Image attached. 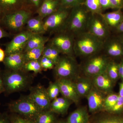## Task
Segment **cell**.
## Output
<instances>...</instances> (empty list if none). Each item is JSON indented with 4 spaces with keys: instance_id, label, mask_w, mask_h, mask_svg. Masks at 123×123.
<instances>
[{
    "instance_id": "1",
    "label": "cell",
    "mask_w": 123,
    "mask_h": 123,
    "mask_svg": "<svg viewBox=\"0 0 123 123\" xmlns=\"http://www.w3.org/2000/svg\"><path fill=\"white\" fill-rule=\"evenodd\" d=\"M4 87L7 94L29 89L33 82L34 76L23 70L7 69L0 73Z\"/></svg>"
},
{
    "instance_id": "2",
    "label": "cell",
    "mask_w": 123,
    "mask_h": 123,
    "mask_svg": "<svg viewBox=\"0 0 123 123\" xmlns=\"http://www.w3.org/2000/svg\"><path fill=\"white\" fill-rule=\"evenodd\" d=\"M104 41L86 31L74 36V51L75 56L88 58L100 53Z\"/></svg>"
},
{
    "instance_id": "3",
    "label": "cell",
    "mask_w": 123,
    "mask_h": 123,
    "mask_svg": "<svg viewBox=\"0 0 123 123\" xmlns=\"http://www.w3.org/2000/svg\"><path fill=\"white\" fill-rule=\"evenodd\" d=\"M91 13L84 4L71 8L64 31L74 36L86 31V25Z\"/></svg>"
},
{
    "instance_id": "4",
    "label": "cell",
    "mask_w": 123,
    "mask_h": 123,
    "mask_svg": "<svg viewBox=\"0 0 123 123\" xmlns=\"http://www.w3.org/2000/svg\"><path fill=\"white\" fill-rule=\"evenodd\" d=\"M9 109L12 112L22 116L34 123L42 111L29 95L21 97L9 104Z\"/></svg>"
},
{
    "instance_id": "5",
    "label": "cell",
    "mask_w": 123,
    "mask_h": 123,
    "mask_svg": "<svg viewBox=\"0 0 123 123\" xmlns=\"http://www.w3.org/2000/svg\"><path fill=\"white\" fill-rule=\"evenodd\" d=\"M33 13L30 10L23 9L4 14L0 18V24L10 32L19 33L22 31Z\"/></svg>"
},
{
    "instance_id": "6",
    "label": "cell",
    "mask_w": 123,
    "mask_h": 123,
    "mask_svg": "<svg viewBox=\"0 0 123 123\" xmlns=\"http://www.w3.org/2000/svg\"><path fill=\"white\" fill-rule=\"evenodd\" d=\"M53 69L57 79H65L73 80L78 76L80 68L75 57L62 55Z\"/></svg>"
},
{
    "instance_id": "7",
    "label": "cell",
    "mask_w": 123,
    "mask_h": 123,
    "mask_svg": "<svg viewBox=\"0 0 123 123\" xmlns=\"http://www.w3.org/2000/svg\"><path fill=\"white\" fill-rule=\"evenodd\" d=\"M71 9L60 7L56 11L44 18L45 33L55 34L64 31Z\"/></svg>"
},
{
    "instance_id": "8",
    "label": "cell",
    "mask_w": 123,
    "mask_h": 123,
    "mask_svg": "<svg viewBox=\"0 0 123 123\" xmlns=\"http://www.w3.org/2000/svg\"><path fill=\"white\" fill-rule=\"evenodd\" d=\"M87 58L81 69L86 76L90 78L105 72L111 60L102 51Z\"/></svg>"
},
{
    "instance_id": "9",
    "label": "cell",
    "mask_w": 123,
    "mask_h": 123,
    "mask_svg": "<svg viewBox=\"0 0 123 123\" xmlns=\"http://www.w3.org/2000/svg\"><path fill=\"white\" fill-rule=\"evenodd\" d=\"M74 36L65 31L55 34L49 40V43L59 51L61 54L75 57L74 51Z\"/></svg>"
},
{
    "instance_id": "10",
    "label": "cell",
    "mask_w": 123,
    "mask_h": 123,
    "mask_svg": "<svg viewBox=\"0 0 123 123\" xmlns=\"http://www.w3.org/2000/svg\"><path fill=\"white\" fill-rule=\"evenodd\" d=\"M86 31L105 41L111 36V30L101 14L90 13Z\"/></svg>"
},
{
    "instance_id": "11",
    "label": "cell",
    "mask_w": 123,
    "mask_h": 123,
    "mask_svg": "<svg viewBox=\"0 0 123 123\" xmlns=\"http://www.w3.org/2000/svg\"><path fill=\"white\" fill-rule=\"evenodd\" d=\"M33 34L27 30L17 33L6 45L5 50L6 55L12 53L23 52L27 42Z\"/></svg>"
},
{
    "instance_id": "12",
    "label": "cell",
    "mask_w": 123,
    "mask_h": 123,
    "mask_svg": "<svg viewBox=\"0 0 123 123\" xmlns=\"http://www.w3.org/2000/svg\"><path fill=\"white\" fill-rule=\"evenodd\" d=\"M29 90V96L43 111L50 110L51 101L49 97L46 88L38 84L31 86Z\"/></svg>"
},
{
    "instance_id": "13",
    "label": "cell",
    "mask_w": 123,
    "mask_h": 123,
    "mask_svg": "<svg viewBox=\"0 0 123 123\" xmlns=\"http://www.w3.org/2000/svg\"><path fill=\"white\" fill-rule=\"evenodd\" d=\"M102 52L109 57H123V43L117 36H111L104 41Z\"/></svg>"
},
{
    "instance_id": "14",
    "label": "cell",
    "mask_w": 123,
    "mask_h": 123,
    "mask_svg": "<svg viewBox=\"0 0 123 123\" xmlns=\"http://www.w3.org/2000/svg\"><path fill=\"white\" fill-rule=\"evenodd\" d=\"M56 81L59 87L60 93L62 96L77 104L80 98L77 92L74 81L65 79H57Z\"/></svg>"
},
{
    "instance_id": "15",
    "label": "cell",
    "mask_w": 123,
    "mask_h": 123,
    "mask_svg": "<svg viewBox=\"0 0 123 123\" xmlns=\"http://www.w3.org/2000/svg\"><path fill=\"white\" fill-rule=\"evenodd\" d=\"M86 97L90 112H94L103 110L104 103L105 97V94L94 86Z\"/></svg>"
},
{
    "instance_id": "16",
    "label": "cell",
    "mask_w": 123,
    "mask_h": 123,
    "mask_svg": "<svg viewBox=\"0 0 123 123\" xmlns=\"http://www.w3.org/2000/svg\"><path fill=\"white\" fill-rule=\"evenodd\" d=\"M3 63L7 69L23 70L26 62L24 52L12 53L6 55Z\"/></svg>"
},
{
    "instance_id": "17",
    "label": "cell",
    "mask_w": 123,
    "mask_h": 123,
    "mask_svg": "<svg viewBox=\"0 0 123 123\" xmlns=\"http://www.w3.org/2000/svg\"><path fill=\"white\" fill-rule=\"evenodd\" d=\"M91 78L94 86L98 90L105 94L111 91L114 82L110 79L106 71Z\"/></svg>"
},
{
    "instance_id": "18",
    "label": "cell",
    "mask_w": 123,
    "mask_h": 123,
    "mask_svg": "<svg viewBox=\"0 0 123 123\" xmlns=\"http://www.w3.org/2000/svg\"><path fill=\"white\" fill-rule=\"evenodd\" d=\"M23 9L28 10L24 0H0V12L2 15Z\"/></svg>"
},
{
    "instance_id": "19",
    "label": "cell",
    "mask_w": 123,
    "mask_h": 123,
    "mask_svg": "<svg viewBox=\"0 0 123 123\" xmlns=\"http://www.w3.org/2000/svg\"><path fill=\"white\" fill-rule=\"evenodd\" d=\"M59 7V0H43L36 13L44 19L56 11Z\"/></svg>"
},
{
    "instance_id": "20",
    "label": "cell",
    "mask_w": 123,
    "mask_h": 123,
    "mask_svg": "<svg viewBox=\"0 0 123 123\" xmlns=\"http://www.w3.org/2000/svg\"><path fill=\"white\" fill-rule=\"evenodd\" d=\"M105 22L111 30H115L123 20L122 9L116 10L112 12L101 14Z\"/></svg>"
},
{
    "instance_id": "21",
    "label": "cell",
    "mask_w": 123,
    "mask_h": 123,
    "mask_svg": "<svg viewBox=\"0 0 123 123\" xmlns=\"http://www.w3.org/2000/svg\"><path fill=\"white\" fill-rule=\"evenodd\" d=\"M74 82L77 92L80 98L86 97L94 86L91 78L87 77L77 78Z\"/></svg>"
},
{
    "instance_id": "22",
    "label": "cell",
    "mask_w": 123,
    "mask_h": 123,
    "mask_svg": "<svg viewBox=\"0 0 123 123\" xmlns=\"http://www.w3.org/2000/svg\"><path fill=\"white\" fill-rule=\"evenodd\" d=\"M73 102L62 97L56 98L51 102L50 110L55 113L63 115L68 111Z\"/></svg>"
},
{
    "instance_id": "23",
    "label": "cell",
    "mask_w": 123,
    "mask_h": 123,
    "mask_svg": "<svg viewBox=\"0 0 123 123\" xmlns=\"http://www.w3.org/2000/svg\"><path fill=\"white\" fill-rule=\"evenodd\" d=\"M89 116L85 107L78 108L72 112L68 118L66 123H88Z\"/></svg>"
},
{
    "instance_id": "24",
    "label": "cell",
    "mask_w": 123,
    "mask_h": 123,
    "mask_svg": "<svg viewBox=\"0 0 123 123\" xmlns=\"http://www.w3.org/2000/svg\"><path fill=\"white\" fill-rule=\"evenodd\" d=\"M26 30L34 34H43L45 33L43 25V19L39 15L31 17L27 21Z\"/></svg>"
},
{
    "instance_id": "25",
    "label": "cell",
    "mask_w": 123,
    "mask_h": 123,
    "mask_svg": "<svg viewBox=\"0 0 123 123\" xmlns=\"http://www.w3.org/2000/svg\"><path fill=\"white\" fill-rule=\"evenodd\" d=\"M49 40V38L43 36V34H33L27 42L23 52L46 45Z\"/></svg>"
},
{
    "instance_id": "26",
    "label": "cell",
    "mask_w": 123,
    "mask_h": 123,
    "mask_svg": "<svg viewBox=\"0 0 123 123\" xmlns=\"http://www.w3.org/2000/svg\"><path fill=\"white\" fill-rule=\"evenodd\" d=\"M60 54L57 49L48 43L44 46L42 55L51 60L55 65L59 59Z\"/></svg>"
},
{
    "instance_id": "27",
    "label": "cell",
    "mask_w": 123,
    "mask_h": 123,
    "mask_svg": "<svg viewBox=\"0 0 123 123\" xmlns=\"http://www.w3.org/2000/svg\"><path fill=\"white\" fill-rule=\"evenodd\" d=\"M55 113L50 110L43 111L37 117L34 123H55Z\"/></svg>"
},
{
    "instance_id": "28",
    "label": "cell",
    "mask_w": 123,
    "mask_h": 123,
    "mask_svg": "<svg viewBox=\"0 0 123 123\" xmlns=\"http://www.w3.org/2000/svg\"><path fill=\"white\" fill-rule=\"evenodd\" d=\"M110 79L114 82L119 77V64L111 60L106 70Z\"/></svg>"
},
{
    "instance_id": "29",
    "label": "cell",
    "mask_w": 123,
    "mask_h": 123,
    "mask_svg": "<svg viewBox=\"0 0 123 123\" xmlns=\"http://www.w3.org/2000/svg\"><path fill=\"white\" fill-rule=\"evenodd\" d=\"M45 45H43L39 47L34 49L24 52L26 62L31 61L39 60L43 55V51Z\"/></svg>"
},
{
    "instance_id": "30",
    "label": "cell",
    "mask_w": 123,
    "mask_h": 123,
    "mask_svg": "<svg viewBox=\"0 0 123 123\" xmlns=\"http://www.w3.org/2000/svg\"><path fill=\"white\" fill-rule=\"evenodd\" d=\"M84 5L91 13H103L99 0H85Z\"/></svg>"
},
{
    "instance_id": "31",
    "label": "cell",
    "mask_w": 123,
    "mask_h": 123,
    "mask_svg": "<svg viewBox=\"0 0 123 123\" xmlns=\"http://www.w3.org/2000/svg\"><path fill=\"white\" fill-rule=\"evenodd\" d=\"M23 70L26 72H33L35 74L42 73V69L39 59L37 60L31 61L26 62Z\"/></svg>"
},
{
    "instance_id": "32",
    "label": "cell",
    "mask_w": 123,
    "mask_h": 123,
    "mask_svg": "<svg viewBox=\"0 0 123 123\" xmlns=\"http://www.w3.org/2000/svg\"><path fill=\"white\" fill-rule=\"evenodd\" d=\"M119 95L114 93L109 94L105 97L104 103L103 110L110 112L116 104Z\"/></svg>"
},
{
    "instance_id": "33",
    "label": "cell",
    "mask_w": 123,
    "mask_h": 123,
    "mask_svg": "<svg viewBox=\"0 0 123 123\" xmlns=\"http://www.w3.org/2000/svg\"><path fill=\"white\" fill-rule=\"evenodd\" d=\"M47 92L51 101L57 98L60 93L59 86L56 81L55 82H50L47 89Z\"/></svg>"
},
{
    "instance_id": "34",
    "label": "cell",
    "mask_w": 123,
    "mask_h": 123,
    "mask_svg": "<svg viewBox=\"0 0 123 123\" xmlns=\"http://www.w3.org/2000/svg\"><path fill=\"white\" fill-rule=\"evenodd\" d=\"M85 0H59L60 7L71 9L84 4Z\"/></svg>"
},
{
    "instance_id": "35",
    "label": "cell",
    "mask_w": 123,
    "mask_h": 123,
    "mask_svg": "<svg viewBox=\"0 0 123 123\" xmlns=\"http://www.w3.org/2000/svg\"><path fill=\"white\" fill-rule=\"evenodd\" d=\"M24 1L27 9L34 13L36 12L43 0H24Z\"/></svg>"
},
{
    "instance_id": "36",
    "label": "cell",
    "mask_w": 123,
    "mask_h": 123,
    "mask_svg": "<svg viewBox=\"0 0 123 123\" xmlns=\"http://www.w3.org/2000/svg\"><path fill=\"white\" fill-rule=\"evenodd\" d=\"M40 62L43 70L53 69L55 66V64L48 57L42 55L39 59Z\"/></svg>"
},
{
    "instance_id": "37",
    "label": "cell",
    "mask_w": 123,
    "mask_h": 123,
    "mask_svg": "<svg viewBox=\"0 0 123 123\" xmlns=\"http://www.w3.org/2000/svg\"><path fill=\"white\" fill-rule=\"evenodd\" d=\"M96 123H123V118L119 117H104L99 119Z\"/></svg>"
},
{
    "instance_id": "38",
    "label": "cell",
    "mask_w": 123,
    "mask_h": 123,
    "mask_svg": "<svg viewBox=\"0 0 123 123\" xmlns=\"http://www.w3.org/2000/svg\"><path fill=\"white\" fill-rule=\"evenodd\" d=\"M123 109V97L119 96L118 100L115 105L112 108L110 112L117 113L120 112Z\"/></svg>"
},
{
    "instance_id": "39",
    "label": "cell",
    "mask_w": 123,
    "mask_h": 123,
    "mask_svg": "<svg viewBox=\"0 0 123 123\" xmlns=\"http://www.w3.org/2000/svg\"><path fill=\"white\" fill-rule=\"evenodd\" d=\"M111 8L122 9L123 8V0H110Z\"/></svg>"
},
{
    "instance_id": "40",
    "label": "cell",
    "mask_w": 123,
    "mask_h": 123,
    "mask_svg": "<svg viewBox=\"0 0 123 123\" xmlns=\"http://www.w3.org/2000/svg\"><path fill=\"white\" fill-rule=\"evenodd\" d=\"M10 118L11 123H34L27 119L20 117H12Z\"/></svg>"
},
{
    "instance_id": "41",
    "label": "cell",
    "mask_w": 123,
    "mask_h": 123,
    "mask_svg": "<svg viewBox=\"0 0 123 123\" xmlns=\"http://www.w3.org/2000/svg\"><path fill=\"white\" fill-rule=\"evenodd\" d=\"M100 5L103 11L108 9L111 8L110 0H99Z\"/></svg>"
},
{
    "instance_id": "42",
    "label": "cell",
    "mask_w": 123,
    "mask_h": 123,
    "mask_svg": "<svg viewBox=\"0 0 123 123\" xmlns=\"http://www.w3.org/2000/svg\"><path fill=\"white\" fill-rule=\"evenodd\" d=\"M0 123H11L9 117L0 113Z\"/></svg>"
},
{
    "instance_id": "43",
    "label": "cell",
    "mask_w": 123,
    "mask_h": 123,
    "mask_svg": "<svg viewBox=\"0 0 123 123\" xmlns=\"http://www.w3.org/2000/svg\"><path fill=\"white\" fill-rule=\"evenodd\" d=\"M9 34L4 30L0 24V39L4 37H9Z\"/></svg>"
},
{
    "instance_id": "44",
    "label": "cell",
    "mask_w": 123,
    "mask_h": 123,
    "mask_svg": "<svg viewBox=\"0 0 123 123\" xmlns=\"http://www.w3.org/2000/svg\"><path fill=\"white\" fill-rule=\"evenodd\" d=\"M119 77L123 81V59L119 64Z\"/></svg>"
},
{
    "instance_id": "45",
    "label": "cell",
    "mask_w": 123,
    "mask_h": 123,
    "mask_svg": "<svg viewBox=\"0 0 123 123\" xmlns=\"http://www.w3.org/2000/svg\"><path fill=\"white\" fill-rule=\"evenodd\" d=\"M114 30L118 34H123V20Z\"/></svg>"
},
{
    "instance_id": "46",
    "label": "cell",
    "mask_w": 123,
    "mask_h": 123,
    "mask_svg": "<svg viewBox=\"0 0 123 123\" xmlns=\"http://www.w3.org/2000/svg\"><path fill=\"white\" fill-rule=\"evenodd\" d=\"M5 56V51L0 48V62H3Z\"/></svg>"
},
{
    "instance_id": "47",
    "label": "cell",
    "mask_w": 123,
    "mask_h": 123,
    "mask_svg": "<svg viewBox=\"0 0 123 123\" xmlns=\"http://www.w3.org/2000/svg\"><path fill=\"white\" fill-rule=\"evenodd\" d=\"M5 92L4 87L3 85V81L0 73V94Z\"/></svg>"
},
{
    "instance_id": "48",
    "label": "cell",
    "mask_w": 123,
    "mask_h": 123,
    "mask_svg": "<svg viewBox=\"0 0 123 123\" xmlns=\"http://www.w3.org/2000/svg\"><path fill=\"white\" fill-rule=\"evenodd\" d=\"M119 96L123 97V81L119 84Z\"/></svg>"
},
{
    "instance_id": "49",
    "label": "cell",
    "mask_w": 123,
    "mask_h": 123,
    "mask_svg": "<svg viewBox=\"0 0 123 123\" xmlns=\"http://www.w3.org/2000/svg\"><path fill=\"white\" fill-rule=\"evenodd\" d=\"M117 37L119 38L121 40V42L123 43V34H120L118 35L117 36Z\"/></svg>"
},
{
    "instance_id": "50",
    "label": "cell",
    "mask_w": 123,
    "mask_h": 123,
    "mask_svg": "<svg viewBox=\"0 0 123 123\" xmlns=\"http://www.w3.org/2000/svg\"><path fill=\"white\" fill-rule=\"evenodd\" d=\"M57 123H66V122H64L63 121H60Z\"/></svg>"
},
{
    "instance_id": "51",
    "label": "cell",
    "mask_w": 123,
    "mask_h": 123,
    "mask_svg": "<svg viewBox=\"0 0 123 123\" xmlns=\"http://www.w3.org/2000/svg\"><path fill=\"white\" fill-rule=\"evenodd\" d=\"M1 15H2V14H1V13L0 12V18L1 17Z\"/></svg>"
},
{
    "instance_id": "52",
    "label": "cell",
    "mask_w": 123,
    "mask_h": 123,
    "mask_svg": "<svg viewBox=\"0 0 123 123\" xmlns=\"http://www.w3.org/2000/svg\"><path fill=\"white\" fill-rule=\"evenodd\" d=\"M90 123V122H89V123Z\"/></svg>"
},
{
    "instance_id": "53",
    "label": "cell",
    "mask_w": 123,
    "mask_h": 123,
    "mask_svg": "<svg viewBox=\"0 0 123 123\" xmlns=\"http://www.w3.org/2000/svg\"></svg>"
}]
</instances>
